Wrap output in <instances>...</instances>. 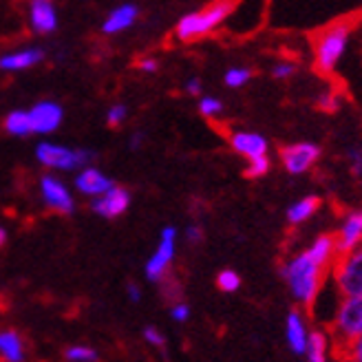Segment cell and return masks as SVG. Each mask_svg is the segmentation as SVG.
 I'll list each match as a JSON object with an SVG mask.
<instances>
[{"instance_id":"83f0119b","label":"cell","mask_w":362,"mask_h":362,"mask_svg":"<svg viewBox=\"0 0 362 362\" xmlns=\"http://www.w3.org/2000/svg\"><path fill=\"white\" fill-rule=\"evenodd\" d=\"M316 106L325 113H336L338 108L342 106V100L338 93H332V90H322V93L316 98Z\"/></svg>"},{"instance_id":"7a4b0ae2","label":"cell","mask_w":362,"mask_h":362,"mask_svg":"<svg viewBox=\"0 0 362 362\" xmlns=\"http://www.w3.org/2000/svg\"><path fill=\"white\" fill-rule=\"evenodd\" d=\"M351 29H354L351 23L338 21L316 33L312 53H314V66L320 71V74L329 76L336 71V66L340 64L342 56H345V51L349 47Z\"/></svg>"},{"instance_id":"f1b7e54d","label":"cell","mask_w":362,"mask_h":362,"mask_svg":"<svg viewBox=\"0 0 362 362\" xmlns=\"http://www.w3.org/2000/svg\"><path fill=\"white\" fill-rule=\"evenodd\" d=\"M272 168V159L269 157H261V159H255V161H247L245 164V175L250 179H261L269 173Z\"/></svg>"},{"instance_id":"52a82bcc","label":"cell","mask_w":362,"mask_h":362,"mask_svg":"<svg viewBox=\"0 0 362 362\" xmlns=\"http://www.w3.org/2000/svg\"><path fill=\"white\" fill-rule=\"evenodd\" d=\"M322 157V148L314 141H294V144H285L279 153L281 166L287 175L300 177L314 170V166Z\"/></svg>"},{"instance_id":"74e56055","label":"cell","mask_w":362,"mask_h":362,"mask_svg":"<svg viewBox=\"0 0 362 362\" xmlns=\"http://www.w3.org/2000/svg\"><path fill=\"white\" fill-rule=\"evenodd\" d=\"M129 298L133 300V303H139L141 300V289L137 287V285H129Z\"/></svg>"},{"instance_id":"ab89813d","label":"cell","mask_w":362,"mask_h":362,"mask_svg":"<svg viewBox=\"0 0 362 362\" xmlns=\"http://www.w3.org/2000/svg\"><path fill=\"white\" fill-rule=\"evenodd\" d=\"M139 141H141V135H135V137L131 139V146H133V148H137V144H139Z\"/></svg>"},{"instance_id":"484cf974","label":"cell","mask_w":362,"mask_h":362,"mask_svg":"<svg viewBox=\"0 0 362 362\" xmlns=\"http://www.w3.org/2000/svg\"><path fill=\"white\" fill-rule=\"evenodd\" d=\"M64 358L69 362H98L100 354L88 345H74L64 351Z\"/></svg>"},{"instance_id":"f546056e","label":"cell","mask_w":362,"mask_h":362,"mask_svg":"<svg viewBox=\"0 0 362 362\" xmlns=\"http://www.w3.org/2000/svg\"><path fill=\"white\" fill-rule=\"evenodd\" d=\"M338 354L342 362H362V334L356 340H351L347 347L338 349Z\"/></svg>"},{"instance_id":"5bb4252c","label":"cell","mask_w":362,"mask_h":362,"mask_svg":"<svg viewBox=\"0 0 362 362\" xmlns=\"http://www.w3.org/2000/svg\"><path fill=\"white\" fill-rule=\"evenodd\" d=\"M131 206V194L122 186H113L106 194L98 197L90 202V210L100 214L102 219H115V216L124 214Z\"/></svg>"},{"instance_id":"6da1fadb","label":"cell","mask_w":362,"mask_h":362,"mask_svg":"<svg viewBox=\"0 0 362 362\" xmlns=\"http://www.w3.org/2000/svg\"><path fill=\"white\" fill-rule=\"evenodd\" d=\"M336 259L338 247L334 234H318L305 250L289 255L281 265V276L289 296L300 307H312L329 283V269Z\"/></svg>"},{"instance_id":"7402d4cb","label":"cell","mask_w":362,"mask_h":362,"mask_svg":"<svg viewBox=\"0 0 362 362\" xmlns=\"http://www.w3.org/2000/svg\"><path fill=\"white\" fill-rule=\"evenodd\" d=\"M5 131L13 137H27L33 135L31 131V119H29V111H11L5 117Z\"/></svg>"},{"instance_id":"4dcf8cb0","label":"cell","mask_w":362,"mask_h":362,"mask_svg":"<svg viewBox=\"0 0 362 362\" xmlns=\"http://www.w3.org/2000/svg\"><path fill=\"white\" fill-rule=\"evenodd\" d=\"M126 115H129V108H126L124 104H113V106L106 111V124H108V126H113V129H117L119 124H124Z\"/></svg>"},{"instance_id":"5b68a950","label":"cell","mask_w":362,"mask_h":362,"mask_svg":"<svg viewBox=\"0 0 362 362\" xmlns=\"http://www.w3.org/2000/svg\"><path fill=\"white\" fill-rule=\"evenodd\" d=\"M329 285L340 298L362 294V247L336 259L329 269Z\"/></svg>"},{"instance_id":"9c48e42d","label":"cell","mask_w":362,"mask_h":362,"mask_svg":"<svg viewBox=\"0 0 362 362\" xmlns=\"http://www.w3.org/2000/svg\"><path fill=\"white\" fill-rule=\"evenodd\" d=\"M338 257L349 255V252L362 247V206L351 208L340 214V221L334 232Z\"/></svg>"},{"instance_id":"cb8c5ba5","label":"cell","mask_w":362,"mask_h":362,"mask_svg":"<svg viewBox=\"0 0 362 362\" xmlns=\"http://www.w3.org/2000/svg\"><path fill=\"white\" fill-rule=\"evenodd\" d=\"M199 113H202L206 119H216L223 115V102L214 95H204L199 98Z\"/></svg>"},{"instance_id":"4fadbf2b","label":"cell","mask_w":362,"mask_h":362,"mask_svg":"<svg viewBox=\"0 0 362 362\" xmlns=\"http://www.w3.org/2000/svg\"><path fill=\"white\" fill-rule=\"evenodd\" d=\"M310 334H312V327H310V320H307L305 312H300V310L287 312V316H285V342H287L289 351L296 354V356H303L307 349V342H310Z\"/></svg>"},{"instance_id":"603a6c76","label":"cell","mask_w":362,"mask_h":362,"mask_svg":"<svg viewBox=\"0 0 362 362\" xmlns=\"http://www.w3.org/2000/svg\"><path fill=\"white\" fill-rule=\"evenodd\" d=\"M252 78H255V74L247 66H230L223 74V82L228 88H243Z\"/></svg>"},{"instance_id":"3957f363","label":"cell","mask_w":362,"mask_h":362,"mask_svg":"<svg viewBox=\"0 0 362 362\" xmlns=\"http://www.w3.org/2000/svg\"><path fill=\"white\" fill-rule=\"evenodd\" d=\"M232 11H234L232 3H212L199 11H190L186 16H181L175 27V38L179 42H192V40L204 38V35H210L212 31H216L228 23Z\"/></svg>"},{"instance_id":"30bf717a","label":"cell","mask_w":362,"mask_h":362,"mask_svg":"<svg viewBox=\"0 0 362 362\" xmlns=\"http://www.w3.org/2000/svg\"><path fill=\"white\" fill-rule=\"evenodd\" d=\"M40 197L49 210L53 212H60V214H69L74 212L76 202H74V194L66 188V184L62 179L53 177V175H45L40 179Z\"/></svg>"},{"instance_id":"277c9868","label":"cell","mask_w":362,"mask_h":362,"mask_svg":"<svg viewBox=\"0 0 362 362\" xmlns=\"http://www.w3.org/2000/svg\"><path fill=\"white\" fill-rule=\"evenodd\" d=\"M329 325V338L336 351L347 347L351 340L362 334V294L360 296H342L336 305V312Z\"/></svg>"},{"instance_id":"e575fe53","label":"cell","mask_w":362,"mask_h":362,"mask_svg":"<svg viewBox=\"0 0 362 362\" xmlns=\"http://www.w3.org/2000/svg\"><path fill=\"white\" fill-rule=\"evenodd\" d=\"M184 88H186L188 95H202L204 93V84H202V80H199V78H188Z\"/></svg>"},{"instance_id":"d6986e66","label":"cell","mask_w":362,"mask_h":362,"mask_svg":"<svg viewBox=\"0 0 362 362\" xmlns=\"http://www.w3.org/2000/svg\"><path fill=\"white\" fill-rule=\"evenodd\" d=\"M318 210H320V197L305 194V197L298 199V202H294L292 206L287 208L285 219H287L289 226H305L307 221L314 219Z\"/></svg>"},{"instance_id":"ffe728a7","label":"cell","mask_w":362,"mask_h":362,"mask_svg":"<svg viewBox=\"0 0 362 362\" xmlns=\"http://www.w3.org/2000/svg\"><path fill=\"white\" fill-rule=\"evenodd\" d=\"M25 356L23 336L13 329H0V362H25Z\"/></svg>"},{"instance_id":"836d02e7","label":"cell","mask_w":362,"mask_h":362,"mask_svg":"<svg viewBox=\"0 0 362 362\" xmlns=\"http://www.w3.org/2000/svg\"><path fill=\"white\" fill-rule=\"evenodd\" d=\"M170 318H173L175 322H186V320L190 318V307H188L186 303H175V305L170 307Z\"/></svg>"},{"instance_id":"44dd1931","label":"cell","mask_w":362,"mask_h":362,"mask_svg":"<svg viewBox=\"0 0 362 362\" xmlns=\"http://www.w3.org/2000/svg\"><path fill=\"white\" fill-rule=\"evenodd\" d=\"M334 349V342L329 334L325 329H312L310 342H307L305 349V362H329V354Z\"/></svg>"},{"instance_id":"e0dca14e","label":"cell","mask_w":362,"mask_h":362,"mask_svg":"<svg viewBox=\"0 0 362 362\" xmlns=\"http://www.w3.org/2000/svg\"><path fill=\"white\" fill-rule=\"evenodd\" d=\"M42 58H45V51L40 47H27L21 51L7 53V56H0V71H5V74H18V71H27L38 62H42Z\"/></svg>"},{"instance_id":"d4e9b609","label":"cell","mask_w":362,"mask_h":362,"mask_svg":"<svg viewBox=\"0 0 362 362\" xmlns=\"http://www.w3.org/2000/svg\"><path fill=\"white\" fill-rule=\"evenodd\" d=\"M216 287H219L221 292H226V294L239 292V287H241L239 272H234V269H221L219 274H216Z\"/></svg>"},{"instance_id":"8d00e7d4","label":"cell","mask_w":362,"mask_h":362,"mask_svg":"<svg viewBox=\"0 0 362 362\" xmlns=\"http://www.w3.org/2000/svg\"><path fill=\"white\" fill-rule=\"evenodd\" d=\"M202 237H204V230L199 226H188L186 228V239L190 243H199V241H202Z\"/></svg>"},{"instance_id":"9a60e30c","label":"cell","mask_w":362,"mask_h":362,"mask_svg":"<svg viewBox=\"0 0 362 362\" xmlns=\"http://www.w3.org/2000/svg\"><path fill=\"white\" fill-rule=\"evenodd\" d=\"M115 184L111 181V177H106L100 168L95 166H86L76 175V190L84 197L98 199L102 194H106Z\"/></svg>"},{"instance_id":"f35d334b","label":"cell","mask_w":362,"mask_h":362,"mask_svg":"<svg viewBox=\"0 0 362 362\" xmlns=\"http://www.w3.org/2000/svg\"><path fill=\"white\" fill-rule=\"evenodd\" d=\"M5 243H7V230L0 226V247H3Z\"/></svg>"},{"instance_id":"8fae6325","label":"cell","mask_w":362,"mask_h":362,"mask_svg":"<svg viewBox=\"0 0 362 362\" xmlns=\"http://www.w3.org/2000/svg\"><path fill=\"white\" fill-rule=\"evenodd\" d=\"M228 144L230 148L241 155L245 161H255L261 157H269V141L265 135L257 133V131H232L228 135Z\"/></svg>"},{"instance_id":"ba28073f","label":"cell","mask_w":362,"mask_h":362,"mask_svg":"<svg viewBox=\"0 0 362 362\" xmlns=\"http://www.w3.org/2000/svg\"><path fill=\"white\" fill-rule=\"evenodd\" d=\"M175 255H177V228L166 226L159 234L155 252L146 261V267H144V272H146V279L153 281V283L164 281L173 261H175Z\"/></svg>"},{"instance_id":"4316f807","label":"cell","mask_w":362,"mask_h":362,"mask_svg":"<svg viewBox=\"0 0 362 362\" xmlns=\"http://www.w3.org/2000/svg\"><path fill=\"white\" fill-rule=\"evenodd\" d=\"M296 74H298V64L294 60H289V58H283V60L274 62V66H272V78L279 80V82L292 80Z\"/></svg>"},{"instance_id":"2e32d148","label":"cell","mask_w":362,"mask_h":362,"mask_svg":"<svg viewBox=\"0 0 362 362\" xmlns=\"http://www.w3.org/2000/svg\"><path fill=\"white\" fill-rule=\"evenodd\" d=\"M29 23L35 33H51L58 29V9L49 0H33L29 5Z\"/></svg>"},{"instance_id":"d590c367","label":"cell","mask_w":362,"mask_h":362,"mask_svg":"<svg viewBox=\"0 0 362 362\" xmlns=\"http://www.w3.org/2000/svg\"><path fill=\"white\" fill-rule=\"evenodd\" d=\"M137 66H139V71H144V74H155V71L159 69V62L155 58H141L137 62Z\"/></svg>"},{"instance_id":"1f68e13d","label":"cell","mask_w":362,"mask_h":362,"mask_svg":"<svg viewBox=\"0 0 362 362\" xmlns=\"http://www.w3.org/2000/svg\"><path fill=\"white\" fill-rule=\"evenodd\" d=\"M347 164H349V170L354 177H362V148L360 146H354L347 151Z\"/></svg>"},{"instance_id":"7c38bea8","label":"cell","mask_w":362,"mask_h":362,"mask_svg":"<svg viewBox=\"0 0 362 362\" xmlns=\"http://www.w3.org/2000/svg\"><path fill=\"white\" fill-rule=\"evenodd\" d=\"M29 119H31V131L35 135H49L60 129L64 119V111L58 102L40 100L29 108Z\"/></svg>"},{"instance_id":"ac0fdd59","label":"cell","mask_w":362,"mask_h":362,"mask_svg":"<svg viewBox=\"0 0 362 362\" xmlns=\"http://www.w3.org/2000/svg\"><path fill=\"white\" fill-rule=\"evenodd\" d=\"M137 18H139V9L135 5H117L115 9H111V13L106 16L102 31L106 35L122 33L126 29H131L137 23Z\"/></svg>"},{"instance_id":"d6a6232c","label":"cell","mask_w":362,"mask_h":362,"mask_svg":"<svg viewBox=\"0 0 362 362\" xmlns=\"http://www.w3.org/2000/svg\"><path fill=\"white\" fill-rule=\"evenodd\" d=\"M141 336H144V340H146L148 345H153V347H164V345H166L164 334H161L157 327H153V325H148V327L141 332Z\"/></svg>"},{"instance_id":"8992f818","label":"cell","mask_w":362,"mask_h":362,"mask_svg":"<svg viewBox=\"0 0 362 362\" xmlns=\"http://www.w3.org/2000/svg\"><path fill=\"white\" fill-rule=\"evenodd\" d=\"M35 159H38L45 168L69 173V170L86 168L88 161L93 159V153H88L84 148H69L53 141H42L38 144V148H35Z\"/></svg>"}]
</instances>
